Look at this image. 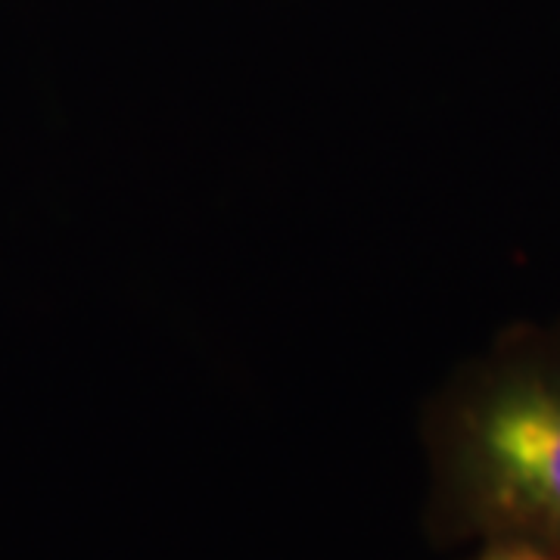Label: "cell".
I'll return each mask as SVG.
<instances>
[{
	"instance_id": "obj_1",
	"label": "cell",
	"mask_w": 560,
	"mask_h": 560,
	"mask_svg": "<svg viewBox=\"0 0 560 560\" xmlns=\"http://www.w3.org/2000/svg\"><path fill=\"white\" fill-rule=\"evenodd\" d=\"M430 533L560 551V342H514L430 411Z\"/></svg>"
},
{
	"instance_id": "obj_2",
	"label": "cell",
	"mask_w": 560,
	"mask_h": 560,
	"mask_svg": "<svg viewBox=\"0 0 560 560\" xmlns=\"http://www.w3.org/2000/svg\"><path fill=\"white\" fill-rule=\"evenodd\" d=\"M470 560H560V551H551L536 541L492 539L482 541V548Z\"/></svg>"
}]
</instances>
